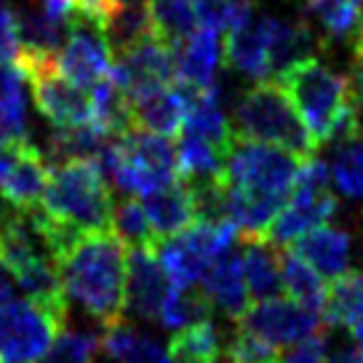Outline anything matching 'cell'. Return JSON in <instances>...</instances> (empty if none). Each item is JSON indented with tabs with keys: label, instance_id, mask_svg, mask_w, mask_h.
I'll return each mask as SVG.
<instances>
[{
	"label": "cell",
	"instance_id": "cell-48",
	"mask_svg": "<svg viewBox=\"0 0 363 363\" xmlns=\"http://www.w3.org/2000/svg\"><path fill=\"white\" fill-rule=\"evenodd\" d=\"M272 363H278V361H272Z\"/></svg>",
	"mask_w": 363,
	"mask_h": 363
},
{
	"label": "cell",
	"instance_id": "cell-23",
	"mask_svg": "<svg viewBox=\"0 0 363 363\" xmlns=\"http://www.w3.org/2000/svg\"><path fill=\"white\" fill-rule=\"evenodd\" d=\"M131 121H134V128L147 134L163 136V139L179 136L184 128V102L171 86L150 91L145 96L131 99Z\"/></svg>",
	"mask_w": 363,
	"mask_h": 363
},
{
	"label": "cell",
	"instance_id": "cell-34",
	"mask_svg": "<svg viewBox=\"0 0 363 363\" xmlns=\"http://www.w3.org/2000/svg\"><path fill=\"white\" fill-rule=\"evenodd\" d=\"M305 22L313 33H320L329 40H347L358 35V16L352 0H302Z\"/></svg>",
	"mask_w": 363,
	"mask_h": 363
},
{
	"label": "cell",
	"instance_id": "cell-27",
	"mask_svg": "<svg viewBox=\"0 0 363 363\" xmlns=\"http://www.w3.org/2000/svg\"><path fill=\"white\" fill-rule=\"evenodd\" d=\"M284 291L289 294L291 302L329 320V315H326L329 289L323 284V278L305 259H299L294 251L289 249H284Z\"/></svg>",
	"mask_w": 363,
	"mask_h": 363
},
{
	"label": "cell",
	"instance_id": "cell-26",
	"mask_svg": "<svg viewBox=\"0 0 363 363\" xmlns=\"http://www.w3.org/2000/svg\"><path fill=\"white\" fill-rule=\"evenodd\" d=\"M110 142V136L94 123H83L75 128H57L48 136L43 147V155L48 166H62V163H72V160H94L102 147Z\"/></svg>",
	"mask_w": 363,
	"mask_h": 363
},
{
	"label": "cell",
	"instance_id": "cell-2",
	"mask_svg": "<svg viewBox=\"0 0 363 363\" xmlns=\"http://www.w3.org/2000/svg\"><path fill=\"white\" fill-rule=\"evenodd\" d=\"M278 86L286 91L299 118L305 121L315 147H331L358 134L350 78L337 72L329 62L318 57L305 59L284 72Z\"/></svg>",
	"mask_w": 363,
	"mask_h": 363
},
{
	"label": "cell",
	"instance_id": "cell-38",
	"mask_svg": "<svg viewBox=\"0 0 363 363\" xmlns=\"http://www.w3.org/2000/svg\"><path fill=\"white\" fill-rule=\"evenodd\" d=\"M96 350H99V334L62 329L40 363H91Z\"/></svg>",
	"mask_w": 363,
	"mask_h": 363
},
{
	"label": "cell",
	"instance_id": "cell-24",
	"mask_svg": "<svg viewBox=\"0 0 363 363\" xmlns=\"http://www.w3.org/2000/svg\"><path fill=\"white\" fill-rule=\"evenodd\" d=\"M13 275H16L24 296L30 302L43 307L45 313H51L59 323L67 320V294H65V286H62V272H59L57 259L33 262V264H27Z\"/></svg>",
	"mask_w": 363,
	"mask_h": 363
},
{
	"label": "cell",
	"instance_id": "cell-21",
	"mask_svg": "<svg viewBox=\"0 0 363 363\" xmlns=\"http://www.w3.org/2000/svg\"><path fill=\"white\" fill-rule=\"evenodd\" d=\"M142 206L147 211V219L158 240L174 238L195 222L193 187L184 179H177L174 184H166L155 193L145 195Z\"/></svg>",
	"mask_w": 363,
	"mask_h": 363
},
{
	"label": "cell",
	"instance_id": "cell-31",
	"mask_svg": "<svg viewBox=\"0 0 363 363\" xmlns=\"http://www.w3.org/2000/svg\"><path fill=\"white\" fill-rule=\"evenodd\" d=\"M166 350L171 363H216V358L225 352V345L214 323L203 320V323L174 331Z\"/></svg>",
	"mask_w": 363,
	"mask_h": 363
},
{
	"label": "cell",
	"instance_id": "cell-49",
	"mask_svg": "<svg viewBox=\"0 0 363 363\" xmlns=\"http://www.w3.org/2000/svg\"><path fill=\"white\" fill-rule=\"evenodd\" d=\"M0 3H3V0H0Z\"/></svg>",
	"mask_w": 363,
	"mask_h": 363
},
{
	"label": "cell",
	"instance_id": "cell-46",
	"mask_svg": "<svg viewBox=\"0 0 363 363\" xmlns=\"http://www.w3.org/2000/svg\"><path fill=\"white\" fill-rule=\"evenodd\" d=\"M216 363H233V361H230V355H227V352H222V355L216 358Z\"/></svg>",
	"mask_w": 363,
	"mask_h": 363
},
{
	"label": "cell",
	"instance_id": "cell-10",
	"mask_svg": "<svg viewBox=\"0 0 363 363\" xmlns=\"http://www.w3.org/2000/svg\"><path fill=\"white\" fill-rule=\"evenodd\" d=\"M113 62V48L107 43L102 27L72 13L67 40L57 54L59 75L75 83L78 89H94L110 75Z\"/></svg>",
	"mask_w": 363,
	"mask_h": 363
},
{
	"label": "cell",
	"instance_id": "cell-29",
	"mask_svg": "<svg viewBox=\"0 0 363 363\" xmlns=\"http://www.w3.org/2000/svg\"><path fill=\"white\" fill-rule=\"evenodd\" d=\"M227 152H230V150L216 147V145L203 142V139H198V136L179 134V147H177L179 177L184 182H190V184H195V182L225 179Z\"/></svg>",
	"mask_w": 363,
	"mask_h": 363
},
{
	"label": "cell",
	"instance_id": "cell-40",
	"mask_svg": "<svg viewBox=\"0 0 363 363\" xmlns=\"http://www.w3.org/2000/svg\"><path fill=\"white\" fill-rule=\"evenodd\" d=\"M19 57V22L16 11L0 6V65H13Z\"/></svg>",
	"mask_w": 363,
	"mask_h": 363
},
{
	"label": "cell",
	"instance_id": "cell-6",
	"mask_svg": "<svg viewBox=\"0 0 363 363\" xmlns=\"http://www.w3.org/2000/svg\"><path fill=\"white\" fill-rule=\"evenodd\" d=\"M329 182V163H323L315 155L302 160L291 198L281 208V214L275 216L264 238L272 240L275 246H291L305 233L326 225L337 211V195L331 193Z\"/></svg>",
	"mask_w": 363,
	"mask_h": 363
},
{
	"label": "cell",
	"instance_id": "cell-9",
	"mask_svg": "<svg viewBox=\"0 0 363 363\" xmlns=\"http://www.w3.org/2000/svg\"><path fill=\"white\" fill-rule=\"evenodd\" d=\"M238 331L259 340L272 350H286L307 337L331 331V323L323 315L310 313L286 296H272V299L257 302L243 313V318L238 320Z\"/></svg>",
	"mask_w": 363,
	"mask_h": 363
},
{
	"label": "cell",
	"instance_id": "cell-20",
	"mask_svg": "<svg viewBox=\"0 0 363 363\" xmlns=\"http://www.w3.org/2000/svg\"><path fill=\"white\" fill-rule=\"evenodd\" d=\"M201 286L227 318L240 320L243 313L249 310V286H246V275H243V259L235 249L222 254L219 259L206 270L201 278Z\"/></svg>",
	"mask_w": 363,
	"mask_h": 363
},
{
	"label": "cell",
	"instance_id": "cell-11",
	"mask_svg": "<svg viewBox=\"0 0 363 363\" xmlns=\"http://www.w3.org/2000/svg\"><path fill=\"white\" fill-rule=\"evenodd\" d=\"M24 78L33 86V99L38 113L43 115L54 128H75L91 123V96L67 78H62L57 62H48L40 67L24 72Z\"/></svg>",
	"mask_w": 363,
	"mask_h": 363
},
{
	"label": "cell",
	"instance_id": "cell-18",
	"mask_svg": "<svg viewBox=\"0 0 363 363\" xmlns=\"http://www.w3.org/2000/svg\"><path fill=\"white\" fill-rule=\"evenodd\" d=\"M267 13H251L243 24L227 33L225 40V62L240 75L251 78L254 83L270 80V65H267Z\"/></svg>",
	"mask_w": 363,
	"mask_h": 363
},
{
	"label": "cell",
	"instance_id": "cell-1",
	"mask_svg": "<svg viewBox=\"0 0 363 363\" xmlns=\"http://www.w3.org/2000/svg\"><path fill=\"white\" fill-rule=\"evenodd\" d=\"M62 286L67 299L83 307L102 326L123 320L128 249L113 230L86 233L59 259Z\"/></svg>",
	"mask_w": 363,
	"mask_h": 363
},
{
	"label": "cell",
	"instance_id": "cell-33",
	"mask_svg": "<svg viewBox=\"0 0 363 363\" xmlns=\"http://www.w3.org/2000/svg\"><path fill=\"white\" fill-rule=\"evenodd\" d=\"M326 315L331 329L342 326L350 334L363 329V272L347 270L337 281H331Z\"/></svg>",
	"mask_w": 363,
	"mask_h": 363
},
{
	"label": "cell",
	"instance_id": "cell-19",
	"mask_svg": "<svg viewBox=\"0 0 363 363\" xmlns=\"http://www.w3.org/2000/svg\"><path fill=\"white\" fill-rule=\"evenodd\" d=\"M243 246V275L249 286V296L257 302L272 299L284 291V249L275 246L264 235L259 238H238Z\"/></svg>",
	"mask_w": 363,
	"mask_h": 363
},
{
	"label": "cell",
	"instance_id": "cell-4",
	"mask_svg": "<svg viewBox=\"0 0 363 363\" xmlns=\"http://www.w3.org/2000/svg\"><path fill=\"white\" fill-rule=\"evenodd\" d=\"M43 214L78 233L113 230V187L94 160H72L51 169L43 195Z\"/></svg>",
	"mask_w": 363,
	"mask_h": 363
},
{
	"label": "cell",
	"instance_id": "cell-39",
	"mask_svg": "<svg viewBox=\"0 0 363 363\" xmlns=\"http://www.w3.org/2000/svg\"><path fill=\"white\" fill-rule=\"evenodd\" d=\"M278 363H329V331L296 342L278 352Z\"/></svg>",
	"mask_w": 363,
	"mask_h": 363
},
{
	"label": "cell",
	"instance_id": "cell-44",
	"mask_svg": "<svg viewBox=\"0 0 363 363\" xmlns=\"http://www.w3.org/2000/svg\"><path fill=\"white\" fill-rule=\"evenodd\" d=\"M352 48H355V59H363V30H358V35L352 38Z\"/></svg>",
	"mask_w": 363,
	"mask_h": 363
},
{
	"label": "cell",
	"instance_id": "cell-41",
	"mask_svg": "<svg viewBox=\"0 0 363 363\" xmlns=\"http://www.w3.org/2000/svg\"><path fill=\"white\" fill-rule=\"evenodd\" d=\"M121 363H171V358L169 350L155 337L139 334L136 342L131 345V350L125 352V358Z\"/></svg>",
	"mask_w": 363,
	"mask_h": 363
},
{
	"label": "cell",
	"instance_id": "cell-5",
	"mask_svg": "<svg viewBox=\"0 0 363 363\" xmlns=\"http://www.w3.org/2000/svg\"><path fill=\"white\" fill-rule=\"evenodd\" d=\"M302 158L251 139L233 136L225 163V182L257 201L284 208L291 198Z\"/></svg>",
	"mask_w": 363,
	"mask_h": 363
},
{
	"label": "cell",
	"instance_id": "cell-43",
	"mask_svg": "<svg viewBox=\"0 0 363 363\" xmlns=\"http://www.w3.org/2000/svg\"><path fill=\"white\" fill-rule=\"evenodd\" d=\"M13 296V272L6 267V262L0 259V307L9 305Z\"/></svg>",
	"mask_w": 363,
	"mask_h": 363
},
{
	"label": "cell",
	"instance_id": "cell-8",
	"mask_svg": "<svg viewBox=\"0 0 363 363\" xmlns=\"http://www.w3.org/2000/svg\"><path fill=\"white\" fill-rule=\"evenodd\" d=\"M62 329L65 323L43 307L30 299H11L0 307V363L43 361Z\"/></svg>",
	"mask_w": 363,
	"mask_h": 363
},
{
	"label": "cell",
	"instance_id": "cell-12",
	"mask_svg": "<svg viewBox=\"0 0 363 363\" xmlns=\"http://www.w3.org/2000/svg\"><path fill=\"white\" fill-rule=\"evenodd\" d=\"M110 75L125 91L128 99L145 96L150 91L169 89L171 83H177L174 48L158 38H150L131 51L115 57Z\"/></svg>",
	"mask_w": 363,
	"mask_h": 363
},
{
	"label": "cell",
	"instance_id": "cell-32",
	"mask_svg": "<svg viewBox=\"0 0 363 363\" xmlns=\"http://www.w3.org/2000/svg\"><path fill=\"white\" fill-rule=\"evenodd\" d=\"M150 16L155 38L171 48L182 45L201 30L193 0H150Z\"/></svg>",
	"mask_w": 363,
	"mask_h": 363
},
{
	"label": "cell",
	"instance_id": "cell-13",
	"mask_svg": "<svg viewBox=\"0 0 363 363\" xmlns=\"http://www.w3.org/2000/svg\"><path fill=\"white\" fill-rule=\"evenodd\" d=\"M51 166L45 160L43 150L33 142H24L13 152L11 166L0 179V195L13 211H35L43 206V195L48 187Z\"/></svg>",
	"mask_w": 363,
	"mask_h": 363
},
{
	"label": "cell",
	"instance_id": "cell-22",
	"mask_svg": "<svg viewBox=\"0 0 363 363\" xmlns=\"http://www.w3.org/2000/svg\"><path fill=\"white\" fill-rule=\"evenodd\" d=\"M318 35L305 19H267V65L270 78H281L284 72L313 57Z\"/></svg>",
	"mask_w": 363,
	"mask_h": 363
},
{
	"label": "cell",
	"instance_id": "cell-17",
	"mask_svg": "<svg viewBox=\"0 0 363 363\" xmlns=\"http://www.w3.org/2000/svg\"><path fill=\"white\" fill-rule=\"evenodd\" d=\"M19 22V57L54 59L67 40L72 13L51 11L40 3L16 11Z\"/></svg>",
	"mask_w": 363,
	"mask_h": 363
},
{
	"label": "cell",
	"instance_id": "cell-35",
	"mask_svg": "<svg viewBox=\"0 0 363 363\" xmlns=\"http://www.w3.org/2000/svg\"><path fill=\"white\" fill-rule=\"evenodd\" d=\"M329 177L350 201H363V136L355 134L331 145Z\"/></svg>",
	"mask_w": 363,
	"mask_h": 363
},
{
	"label": "cell",
	"instance_id": "cell-3",
	"mask_svg": "<svg viewBox=\"0 0 363 363\" xmlns=\"http://www.w3.org/2000/svg\"><path fill=\"white\" fill-rule=\"evenodd\" d=\"M233 136L281 147L302 160L313 158L315 152V142L305 121L286 91L272 80L254 83L238 96L233 107Z\"/></svg>",
	"mask_w": 363,
	"mask_h": 363
},
{
	"label": "cell",
	"instance_id": "cell-28",
	"mask_svg": "<svg viewBox=\"0 0 363 363\" xmlns=\"http://www.w3.org/2000/svg\"><path fill=\"white\" fill-rule=\"evenodd\" d=\"M102 33L110 48H113V57H121L125 51L136 48L139 43L155 38L147 6H115L110 16L104 19Z\"/></svg>",
	"mask_w": 363,
	"mask_h": 363
},
{
	"label": "cell",
	"instance_id": "cell-42",
	"mask_svg": "<svg viewBox=\"0 0 363 363\" xmlns=\"http://www.w3.org/2000/svg\"><path fill=\"white\" fill-rule=\"evenodd\" d=\"M350 89H352V107H355V121H358V134L363 136V59H355V62H352Z\"/></svg>",
	"mask_w": 363,
	"mask_h": 363
},
{
	"label": "cell",
	"instance_id": "cell-47",
	"mask_svg": "<svg viewBox=\"0 0 363 363\" xmlns=\"http://www.w3.org/2000/svg\"><path fill=\"white\" fill-rule=\"evenodd\" d=\"M0 219H3V214H0Z\"/></svg>",
	"mask_w": 363,
	"mask_h": 363
},
{
	"label": "cell",
	"instance_id": "cell-14",
	"mask_svg": "<svg viewBox=\"0 0 363 363\" xmlns=\"http://www.w3.org/2000/svg\"><path fill=\"white\" fill-rule=\"evenodd\" d=\"M169 289L171 284L155 257V249H131L125 275V307L142 320H160Z\"/></svg>",
	"mask_w": 363,
	"mask_h": 363
},
{
	"label": "cell",
	"instance_id": "cell-37",
	"mask_svg": "<svg viewBox=\"0 0 363 363\" xmlns=\"http://www.w3.org/2000/svg\"><path fill=\"white\" fill-rule=\"evenodd\" d=\"M24 142H30L27 102L24 86H16L0 96V147H16Z\"/></svg>",
	"mask_w": 363,
	"mask_h": 363
},
{
	"label": "cell",
	"instance_id": "cell-15",
	"mask_svg": "<svg viewBox=\"0 0 363 363\" xmlns=\"http://www.w3.org/2000/svg\"><path fill=\"white\" fill-rule=\"evenodd\" d=\"M222 54H225V45L219 40V33L208 30V27H201L193 38H187L184 43L174 48L177 83L201 91L216 86Z\"/></svg>",
	"mask_w": 363,
	"mask_h": 363
},
{
	"label": "cell",
	"instance_id": "cell-36",
	"mask_svg": "<svg viewBox=\"0 0 363 363\" xmlns=\"http://www.w3.org/2000/svg\"><path fill=\"white\" fill-rule=\"evenodd\" d=\"M113 233L125 249H155V230L150 225L142 201L123 198L113 208Z\"/></svg>",
	"mask_w": 363,
	"mask_h": 363
},
{
	"label": "cell",
	"instance_id": "cell-30",
	"mask_svg": "<svg viewBox=\"0 0 363 363\" xmlns=\"http://www.w3.org/2000/svg\"><path fill=\"white\" fill-rule=\"evenodd\" d=\"M211 310H214V302L208 299L203 286H171L166 302H163V310H160L158 323L163 329L179 331L208 320Z\"/></svg>",
	"mask_w": 363,
	"mask_h": 363
},
{
	"label": "cell",
	"instance_id": "cell-45",
	"mask_svg": "<svg viewBox=\"0 0 363 363\" xmlns=\"http://www.w3.org/2000/svg\"><path fill=\"white\" fill-rule=\"evenodd\" d=\"M150 0H115V6H147Z\"/></svg>",
	"mask_w": 363,
	"mask_h": 363
},
{
	"label": "cell",
	"instance_id": "cell-16",
	"mask_svg": "<svg viewBox=\"0 0 363 363\" xmlns=\"http://www.w3.org/2000/svg\"><path fill=\"white\" fill-rule=\"evenodd\" d=\"M289 251H294L299 259H305L320 278L337 281L340 275L347 272L350 267V254H352V240L347 230L331 225H320L315 230L305 233L302 238H296L291 246H286Z\"/></svg>",
	"mask_w": 363,
	"mask_h": 363
},
{
	"label": "cell",
	"instance_id": "cell-7",
	"mask_svg": "<svg viewBox=\"0 0 363 363\" xmlns=\"http://www.w3.org/2000/svg\"><path fill=\"white\" fill-rule=\"evenodd\" d=\"M238 233L233 225H208L193 222L179 235L155 243V257L166 272L171 286H193L201 284L206 270L222 254L235 246Z\"/></svg>",
	"mask_w": 363,
	"mask_h": 363
},
{
	"label": "cell",
	"instance_id": "cell-25",
	"mask_svg": "<svg viewBox=\"0 0 363 363\" xmlns=\"http://www.w3.org/2000/svg\"><path fill=\"white\" fill-rule=\"evenodd\" d=\"M91 123L102 128L110 139H121L128 131H134L131 121V99L125 96V91L115 83L113 75H107L102 83H96L91 89Z\"/></svg>",
	"mask_w": 363,
	"mask_h": 363
}]
</instances>
